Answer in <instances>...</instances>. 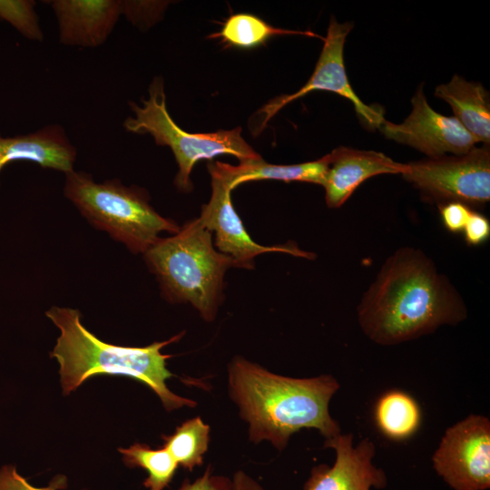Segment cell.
Listing matches in <instances>:
<instances>
[{
    "instance_id": "obj_1",
    "label": "cell",
    "mask_w": 490,
    "mask_h": 490,
    "mask_svg": "<svg viewBox=\"0 0 490 490\" xmlns=\"http://www.w3.org/2000/svg\"><path fill=\"white\" fill-rule=\"evenodd\" d=\"M456 289L422 250L404 247L389 256L357 308L364 334L382 346L433 333L466 318Z\"/></svg>"
},
{
    "instance_id": "obj_2",
    "label": "cell",
    "mask_w": 490,
    "mask_h": 490,
    "mask_svg": "<svg viewBox=\"0 0 490 490\" xmlns=\"http://www.w3.org/2000/svg\"><path fill=\"white\" fill-rule=\"evenodd\" d=\"M228 387L255 444L267 440L280 451L303 428H314L325 439L341 433L328 410L339 388L331 375L289 377L236 356L228 366Z\"/></svg>"
},
{
    "instance_id": "obj_3",
    "label": "cell",
    "mask_w": 490,
    "mask_h": 490,
    "mask_svg": "<svg viewBox=\"0 0 490 490\" xmlns=\"http://www.w3.org/2000/svg\"><path fill=\"white\" fill-rule=\"evenodd\" d=\"M45 315L60 330L50 356L60 365L64 394L76 389L88 377L110 374L142 382L160 397L168 411L196 406L195 401L174 394L166 386V380L172 377L166 367L171 356L162 354L161 349L179 340L183 333L142 348L122 347L103 342L86 329L77 309L54 306Z\"/></svg>"
},
{
    "instance_id": "obj_4",
    "label": "cell",
    "mask_w": 490,
    "mask_h": 490,
    "mask_svg": "<svg viewBox=\"0 0 490 490\" xmlns=\"http://www.w3.org/2000/svg\"><path fill=\"white\" fill-rule=\"evenodd\" d=\"M143 258L170 303H190L206 321H212L223 301L226 271L233 260L217 251L212 232L198 218L185 222L172 237L160 238Z\"/></svg>"
},
{
    "instance_id": "obj_5",
    "label": "cell",
    "mask_w": 490,
    "mask_h": 490,
    "mask_svg": "<svg viewBox=\"0 0 490 490\" xmlns=\"http://www.w3.org/2000/svg\"><path fill=\"white\" fill-rule=\"evenodd\" d=\"M64 194L94 228L134 254L146 252L160 233L175 234L180 230L174 220L153 209L144 189L126 186L119 179L97 183L92 174L74 170L65 174Z\"/></svg>"
},
{
    "instance_id": "obj_6",
    "label": "cell",
    "mask_w": 490,
    "mask_h": 490,
    "mask_svg": "<svg viewBox=\"0 0 490 490\" xmlns=\"http://www.w3.org/2000/svg\"><path fill=\"white\" fill-rule=\"evenodd\" d=\"M129 105L134 115L124 120L123 127L130 132L150 134L156 144L172 150L178 164L174 183L183 192L192 189L190 174L200 160H210L220 154L233 155L240 163L262 160L242 138L240 127L206 133L183 131L167 110L164 82L161 76L153 78L148 97L142 98L141 104L129 102Z\"/></svg>"
},
{
    "instance_id": "obj_7",
    "label": "cell",
    "mask_w": 490,
    "mask_h": 490,
    "mask_svg": "<svg viewBox=\"0 0 490 490\" xmlns=\"http://www.w3.org/2000/svg\"><path fill=\"white\" fill-rule=\"evenodd\" d=\"M421 197L438 206L461 202L478 207L490 200V149L483 144L465 154L406 163L401 174Z\"/></svg>"
},
{
    "instance_id": "obj_8",
    "label": "cell",
    "mask_w": 490,
    "mask_h": 490,
    "mask_svg": "<svg viewBox=\"0 0 490 490\" xmlns=\"http://www.w3.org/2000/svg\"><path fill=\"white\" fill-rule=\"evenodd\" d=\"M436 474L453 490L490 487V421L471 414L449 426L432 456Z\"/></svg>"
},
{
    "instance_id": "obj_9",
    "label": "cell",
    "mask_w": 490,
    "mask_h": 490,
    "mask_svg": "<svg viewBox=\"0 0 490 490\" xmlns=\"http://www.w3.org/2000/svg\"><path fill=\"white\" fill-rule=\"evenodd\" d=\"M352 28V23L340 24L335 17L330 19L327 35L323 39V48L310 78L296 93L276 97L260 109L257 113L260 119L258 132L285 105L313 91L332 92L349 100L364 123L371 128H379L385 121L382 111L367 105L359 99L346 73L343 51L346 38Z\"/></svg>"
},
{
    "instance_id": "obj_10",
    "label": "cell",
    "mask_w": 490,
    "mask_h": 490,
    "mask_svg": "<svg viewBox=\"0 0 490 490\" xmlns=\"http://www.w3.org/2000/svg\"><path fill=\"white\" fill-rule=\"evenodd\" d=\"M412 111L401 123L385 120L380 132L389 140L408 145L427 156L436 158L446 153L465 154L477 141L454 116L434 111L423 92V84L411 99Z\"/></svg>"
},
{
    "instance_id": "obj_11",
    "label": "cell",
    "mask_w": 490,
    "mask_h": 490,
    "mask_svg": "<svg viewBox=\"0 0 490 490\" xmlns=\"http://www.w3.org/2000/svg\"><path fill=\"white\" fill-rule=\"evenodd\" d=\"M211 176V196L202 206L200 217L201 225L215 232V246L222 254L230 256L236 268L252 269L254 258L266 252H285L297 257L312 259L313 254L301 250L295 244L262 246L247 233L241 220L232 205L228 182L213 172Z\"/></svg>"
},
{
    "instance_id": "obj_12",
    "label": "cell",
    "mask_w": 490,
    "mask_h": 490,
    "mask_svg": "<svg viewBox=\"0 0 490 490\" xmlns=\"http://www.w3.org/2000/svg\"><path fill=\"white\" fill-rule=\"evenodd\" d=\"M324 447L335 450V463L332 466H314L303 490H371L387 486L385 471L373 464L376 447L368 438L354 446L353 435L340 433L325 439Z\"/></svg>"
},
{
    "instance_id": "obj_13",
    "label": "cell",
    "mask_w": 490,
    "mask_h": 490,
    "mask_svg": "<svg viewBox=\"0 0 490 490\" xmlns=\"http://www.w3.org/2000/svg\"><path fill=\"white\" fill-rule=\"evenodd\" d=\"M58 24L59 41L66 46L95 48L106 42L121 14V0L44 1Z\"/></svg>"
},
{
    "instance_id": "obj_14",
    "label": "cell",
    "mask_w": 490,
    "mask_h": 490,
    "mask_svg": "<svg viewBox=\"0 0 490 490\" xmlns=\"http://www.w3.org/2000/svg\"><path fill=\"white\" fill-rule=\"evenodd\" d=\"M324 189L328 208L337 209L368 179L379 174H402L406 163L395 162L375 151L340 146L328 154Z\"/></svg>"
},
{
    "instance_id": "obj_15",
    "label": "cell",
    "mask_w": 490,
    "mask_h": 490,
    "mask_svg": "<svg viewBox=\"0 0 490 490\" xmlns=\"http://www.w3.org/2000/svg\"><path fill=\"white\" fill-rule=\"evenodd\" d=\"M76 157V148L59 124L45 125L34 132L14 136L0 133V173L12 162L28 161L66 174L74 170Z\"/></svg>"
},
{
    "instance_id": "obj_16",
    "label": "cell",
    "mask_w": 490,
    "mask_h": 490,
    "mask_svg": "<svg viewBox=\"0 0 490 490\" xmlns=\"http://www.w3.org/2000/svg\"><path fill=\"white\" fill-rule=\"evenodd\" d=\"M435 96L451 106L454 117L477 142L489 145V93L480 83L454 75L450 82L436 86Z\"/></svg>"
},
{
    "instance_id": "obj_17",
    "label": "cell",
    "mask_w": 490,
    "mask_h": 490,
    "mask_svg": "<svg viewBox=\"0 0 490 490\" xmlns=\"http://www.w3.org/2000/svg\"><path fill=\"white\" fill-rule=\"evenodd\" d=\"M328 165L327 154L316 161L291 165L270 164L263 160L242 162L237 166L215 162L208 165V170L223 178L232 191L241 183L262 180L304 181L323 186Z\"/></svg>"
},
{
    "instance_id": "obj_18",
    "label": "cell",
    "mask_w": 490,
    "mask_h": 490,
    "mask_svg": "<svg viewBox=\"0 0 490 490\" xmlns=\"http://www.w3.org/2000/svg\"><path fill=\"white\" fill-rule=\"evenodd\" d=\"M375 419L386 436L400 440L409 437L417 430L421 413L411 396L400 390H390L377 402Z\"/></svg>"
},
{
    "instance_id": "obj_19",
    "label": "cell",
    "mask_w": 490,
    "mask_h": 490,
    "mask_svg": "<svg viewBox=\"0 0 490 490\" xmlns=\"http://www.w3.org/2000/svg\"><path fill=\"white\" fill-rule=\"evenodd\" d=\"M300 34L321 38L311 31H297L274 27L261 18L240 13L230 16L221 30L210 35V38H220V41L236 48L250 49L257 47L273 36Z\"/></svg>"
},
{
    "instance_id": "obj_20",
    "label": "cell",
    "mask_w": 490,
    "mask_h": 490,
    "mask_svg": "<svg viewBox=\"0 0 490 490\" xmlns=\"http://www.w3.org/2000/svg\"><path fill=\"white\" fill-rule=\"evenodd\" d=\"M210 426L200 416L186 420L170 436H162L164 445L178 466L189 471L203 463L210 443Z\"/></svg>"
},
{
    "instance_id": "obj_21",
    "label": "cell",
    "mask_w": 490,
    "mask_h": 490,
    "mask_svg": "<svg viewBox=\"0 0 490 490\" xmlns=\"http://www.w3.org/2000/svg\"><path fill=\"white\" fill-rule=\"evenodd\" d=\"M126 466L142 467L148 473L143 485L149 490H163L172 480L178 464L163 446L152 449L136 443L128 448H119Z\"/></svg>"
},
{
    "instance_id": "obj_22",
    "label": "cell",
    "mask_w": 490,
    "mask_h": 490,
    "mask_svg": "<svg viewBox=\"0 0 490 490\" xmlns=\"http://www.w3.org/2000/svg\"><path fill=\"white\" fill-rule=\"evenodd\" d=\"M32 0H0V19L10 24L24 37L42 42L44 32Z\"/></svg>"
},
{
    "instance_id": "obj_23",
    "label": "cell",
    "mask_w": 490,
    "mask_h": 490,
    "mask_svg": "<svg viewBox=\"0 0 490 490\" xmlns=\"http://www.w3.org/2000/svg\"><path fill=\"white\" fill-rule=\"evenodd\" d=\"M169 2L121 0V14L140 29H148L162 19Z\"/></svg>"
},
{
    "instance_id": "obj_24",
    "label": "cell",
    "mask_w": 490,
    "mask_h": 490,
    "mask_svg": "<svg viewBox=\"0 0 490 490\" xmlns=\"http://www.w3.org/2000/svg\"><path fill=\"white\" fill-rule=\"evenodd\" d=\"M438 207L445 228L453 233L462 232L473 209L461 202H448Z\"/></svg>"
},
{
    "instance_id": "obj_25",
    "label": "cell",
    "mask_w": 490,
    "mask_h": 490,
    "mask_svg": "<svg viewBox=\"0 0 490 490\" xmlns=\"http://www.w3.org/2000/svg\"><path fill=\"white\" fill-rule=\"evenodd\" d=\"M467 245L478 246L485 243L490 236L489 220L473 210L463 230Z\"/></svg>"
},
{
    "instance_id": "obj_26",
    "label": "cell",
    "mask_w": 490,
    "mask_h": 490,
    "mask_svg": "<svg viewBox=\"0 0 490 490\" xmlns=\"http://www.w3.org/2000/svg\"><path fill=\"white\" fill-rule=\"evenodd\" d=\"M179 490H231V480L222 475H212L209 466L202 475L194 482L185 480Z\"/></svg>"
},
{
    "instance_id": "obj_27",
    "label": "cell",
    "mask_w": 490,
    "mask_h": 490,
    "mask_svg": "<svg viewBox=\"0 0 490 490\" xmlns=\"http://www.w3.org/2000/svg\"><path fill=\"white\" fill-rule=\"evenodd\" d=\"M56 485L36 487L28 483L14 465H5L0 468V490H56Z\"/></svg>"
},
{
    "instance_id": "obj_28",
    "label": "cell",
    "mask_w": 490,
    "mask_h": 490,
    "mask_svg": "<svg viewBox=\"0 0 490 490\" xmlns=\"http://www.w3.org/2000/svg\"><path fill=\"white\" fill-rule=\"evenodd\" d=\"M231 490H264L262 486L243 471H237L231 479Z\"/></svg>"
}]
</instances>
